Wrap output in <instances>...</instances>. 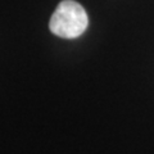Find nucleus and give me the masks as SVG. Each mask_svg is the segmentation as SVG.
Wrapping results in <instances>:
<instances>
[{
  "instance_id": "obj_1",
  "label": "nucleus",
  "mask_w": 154,
  "mask_h": 154,
  "mask_svg": "<svg viewBox=\"0 0 154 154\" xmlns=\"http://www.w3.org/2000/svg\"><path fill=\"white\" fill-rule=\"evenodd\" d=\"M88 26V13L81 4L73 0L60 2L49 23L50 31L63 38H76L81 36Z\"/></svg>"
}]
</instances>
